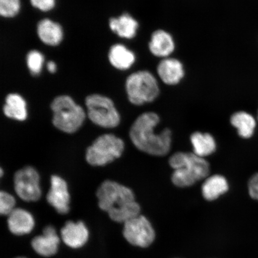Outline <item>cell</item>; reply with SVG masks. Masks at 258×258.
Instances as JSON below:
<instances>
[{
    "label": "cell",
    "instance_id": "cell-28",
    "mask_svg": "<svg viewBox=\"0 0 258 258\" xmlns=\"http://www.w3.org/2000/svg\"><path fill=\"white\" fill-rule=\"evenodd\" d=\"M47 69L48 72L51 73H55L56 71L55 63L53 62V61H49V62H48L47 63Z\"/></svg>",
    "mask_w": 258,
    "mask_h": 258
},
{
    "label": "cell",
    "instance_id": "cell-12",
    "mask_svg": "<svg viewBox=\"0 0 258 258\" xmlns=\"http://www.w3.org/2000/svg\"><path fill=\"white\" fill-rule=\"evenodd\" d=\"M61 237L68 246L79 249L88 241L89 231L82 221H69L61 230Z\"/></svg>",
    "mask_w": 258,
    "mask_h": 258
},
{
    "label": "cell",
    "instance_id": "cell-10",
    "mask_svg": "<svg viewBox=\"0 0 258 258\" xmlns=\"http://www.w3.org/2000/svg\"><path fill=\"white\" fill-rule=\"evenodd\" d=\"M47 201L60 214H66L70 211V196L67 183L62 177L53 175L50 179V188Z\"/></svg>",
    "mask_w": 258,
    "mask_h": 258
},
{
    "label": "cell",
    "instance_id": "cell-30",
    "mask_svg": "<svg viewBox=\"0 0 258 258\" xmlns=\"http://www.w3.org/2000/svg\"><path fill=\"white\" fill-rule=\"evenodd\" d=\"M16 258H26V257H16Z\"/></svg>",
    "mask_w": 258,
    "mask_h": 258
},
{
    "label": "cell",
    "instance_id": "cell-8",
    "mask_svg": "<svg viewBox=\"0 0 258 258\" xmlns=\"http://www.w3.org/2000/svg\"><path fill=\"white\" fill-rule=\"evenodd\" d=\"M14 186L16 193L24 201L37 202L41 198L40 176L34 167L27 166L17 171Z\"/></svg>",
    "mask_w": 258,
    "mask_h": 258
},
{
    "label": "cell",
    "instance_id": "cell-14",
    "mask_svg": "<svg viewBox=\"0 0 258 258\" xmlns=\"http://www.w3.org/2000/svg\"><path fill=\"white\" fill-rule=\"evenodd\" d=\"M8 224L10 231L18 235L31 233L35 225L34 218L30 213L21 208H15L8 215Z\"/></svg>",
    "mask_w": 258,
    "mask_h": 258
},
{
    "label": "cell",
    "instance_id": "cell-21",
    "mask_svg": "<svg viewBox=\"0 0 258 258\" xmlns=\"http://www.w3.org/2000/svg\"><path fill=\"white\" fill-rule=\"evenodd\" d=\"M193 148V153L204 158L210 156L217 149V144L212 135L208 133L196 132L190 138Z\"/></svg>",
    "mask_w": 258,
    "mask_h": 258
},
{
    "label": "cell",
    "instance_id": "cell-11",
    "mask_svg": "<svg viewBox=\"0 0 258 258\" xmlns=\"http://www.w3.org/2000/svg\"><path fill=\"white\" fill-rule=\"evenodd\" d=\"M60 239L55 229L48 225L44 229L43 234L32 239L31 245L34 250L40 255L50 257L57 253Z\"/></svg>",
    "mask_w": 258,
    "mask_h": 258
},
{
    "label": "cell",
    "instance_id": "cell-7",
    "mask_svg": "<svg viewBox=\"0 0 258 258\" xmlns=\"http://www.w3.org/2000/svg\"><path fill=\"white\" fill-rule=\"evenodd\" d=\"M85 102L88 117L95 124L109 128L120 124V114L108 97L93 94L87 97Z\"/></svg>",
    "mask_w": 258,
    "mask_h": 258
},
{
    "label": "cell",
    "instance_id": "cell-26",
    "mask_svg": "<svg viewBox=\"0 0 258 258\" xmlns=\"http://www.w3.org/2000/svg\"><path fill=\"white\" fill-rule=\"evenodd\" d=\"M31 4L35 8L43 12H47L55 6V0H30Z\"/></svg>",
    "mask_w": 258,
    "mask_h": 258
},
{
    "label": "cell",
    "instance_id": "cell-9",
    "mask_svg": "<svg viewBox=\"0 0 258 258\" xmlns=\"http://www.w3.org/2000/svg\"><path fill=\"white\" fill-rule=\"evenodd\" d=\"M123 235L129 243L140 247L149 246L156 237V233L149 220L141 215L125 222Z\"/></svg>",
    "mask_w": 258,
    "mask_h": 258
},
{
    "label": "cell",
    "instance_id": "cell-17",
    "mask_svg": "<svg viewBox=\"0 0 258 258\" xmlns=\"http://www.w3.org/2000/svg\"><path fill=\"white\" fill-rule=\"evenodd\" d=\"M139 27L138 22L128 14L109 20V27L119 37L132 39L135 37Z\"/></svg>",
    "mask_w": 258,
    "mask_h": 258
},
{
    "label": "cell",
    "instance_id": "cell-16",
    "mask_svg": "<svg viewBox=\"0 0 258 258\" xmlns=\"http://www.w3.org/2000/svg\"><path fill=\"white\" fill-rule=\"evenodd\" d=\"M37 34L43 43L51 46H57L63 38L61 26L49 19H44L39 22L37 25Z\"/></svg>",
    "mask_w": 258,
    "mask_h": 258
},
{
    "label": "cell",
    "instance_id": "cell-6",
    "mask_svg": "<svg viewBox=\"0 0 258 258\" xmlns=\"http://www.w3.org/2000/svg\"><path fill=\"white\" fill-rule=\"evenodd\" d=\"M124 150L121 138L112 134L101 135L86 151V159L93 166H103L120 157Z\"/></svg>",
    "mask_w": 258,
    "mask_h": 258
},
{
    "label": "cell",
    "instance_id": "cell-5",
    "mask_svg": "<svg viewBox=\"0 0 258 258\" xmlns=\"http://www.w3.org/2000/svg\"><path fill=\"white\" fill-rule=\"evenodd\" d=\"M125 86L129 101L135 105L152 102L160 93L156 77L148 71H139L131 74Z\"/></svg>",
    "mask_w": 258,
    "mask_h": 258
},
{
    "label": "cell",
    "instance_id": "cell-2",
    "mask_svg": "<svg viewBox=\"0 0 258 258\" xmlns=\"http://www.w3.org/2000/svg\"><path fill=\"white\" fill-rule=\"evenodd\" d=\"M160 117L153 112H145L135 121L129 132L132 143L139 150L154 156L168 154L172 144V132L165 128L160 134L155 132Z\"/></svg>",
    "mask_w": 258,
    "mask_h": 258
},
{
    "label": "cell",
    "instance_id": "cell-22",
    "mask_svg": "<svg viewBox=\"0 0 258 258\" xmlns=\"http://www.w3.org/2000/svg\"><path fill=\"white\" fill-rule=\"evenodd\" d=\"M230 122L237 128L238 134L241 138L248 139L252 136L256 121L249 113L244 111L235 112L231 116Z\"/></svg>",
    "mask_w": 258,
    "mask_h": 258
},
{
    "label": "cell",
    "instance_id": "cell-23",
    "mask_svg": "<svg viewBox=\"0 0 258 258\" xmlns=\"http://www.w3.org/2000/svg\"><path fill=\"white\" fill-rule=\"evenodd\" d=\"M44 62V56L40 51L31 50L27 56L28 69L32 76H37L41 72Z\"/></svg>",
    "mask_w": 258,
    "mask_h": 258
},
{
    "label": "cell",
    "instance_id": "cell-15",
    "mask_svg": "<svg viewBox=\"0 0 258 258\" xmlns=\"http://www.w3.org/2000/svg\"><path fill=\"white\" fill-rule=\"evenodd\" d=\"M173 38L169 32L162 30L154 31L149 42V50L154 56L168 57L175 50Z\"/></svg>",
    "mask_w": 258,
    "mask_h": 258
},
{
    "label": "cell",
    "instance_id": "cell-29",
    "mask_svg": "<svg viewBox=\"0 0 258 258\" xmlns=\"http://www.w3.org/2000/svg\"><path fill=\"white\" fill-rule=\"evenodd\" d=\"M3 170L2 169H1V176H3Z\"/></svg>",
    "mask_w": 258,
    "mask_h": 258
},
{
    "label": "cell",
    "instance_id": "cell-3",
    "mask_svg": "<svg viewBox=\"0 0 258 258\" xmlns=\"http://www.w3.org/2000/svg\"><path fill=\"white\" fill-rule=\"evenodd\" d=\"M169 163L173 169L172 181L180 188L191 186L209 175L208 161L193 153H176L170 157Z\"/></svg>",
    "mask_w": 258,
    "mask_h": 258
},
{
    "label": "cell",
    "instance_id": "cell-18",
    "mask_svg": "<svg viewBox=\"0 0 258 258\" xmlns=\"http://www.w3.org/2000/svg\"><path fill=\"white\" fill-rule=\"evenodd\" d=\"M229 189L227 180L220 175H214L206 178L202 187L203 198L208 201L217 199Z\"/></svg>",
    "mask_w": 258,
    "mask_h": 258
},
{
    "label": "cell",
    "instance_id": "cell-20",
    "mask_svg": "<svg viewBox=\"0 0 258 258\" xmlns=\"http://www.w3.org/2000/svg\"><path fill=\"white\" fill-rule=\"evenodd\" d=\"M3 112L6 117L10 118L18 121L25 120L28 113L25 99L16 93H11L6 98Z\"/></svg>",
    "mask_w": 258,
    "mask_h": 258
},
{
    "label": "cell",
    "instance_id": "cell-24",
    "mask_svg": "<svg viewBox=\"0 0 258 258\" xmlns=\"http://www.w3.org/2000/svg\"><path fill=\"white\" fill-rule=\"evenodd\" d=\"M20 8V0H0V15L3 17H14L18 15Z\"/></svg>",
    "mask_w": 258,
    "mask_h": 258
},
{
    "label": "cell",
    "instance_id": "cell-4",
    "mask_svg": "<svg viewBox=\"0 0 258 258\" xmlns=\"http://www.w3.org/2000/svg\"><path fill=\"white\" fill-rule=\"evenodd\" d=\"M50 106L53 114V125L64 133H75L85 120V110L69 96L56 97Z\"/></svg>",
    "mask_w": 258,
    "mask_h": 258
},
{
    "label": "cell",
    "instance_id": "cell-25",
    "mask_svg": "<svg viewBox=\"0 0 258 258\" xmlns=\"http://www.w3.org/2000/svg\"><path fill=\"white\" fill-rule=\"evenodd\" d=\"M14 197L6 191L0 192V213L8 216L15 209Z\"/></svg>",
    "mask_w": 258,
    "mask_h": 258
},
{
    "label": "cell",
    "instance_id": "cell-13",
    "mask_svg": "<svg viewBox=\"0 0 258 258\" xmlns=\"http://www.w3.org/2000/svg\"><path fill=\"white\" fill-rule=\"evenodd\" d=\"M157 70L160 79L167 85H177L185 76L182 63L175 58H164L158 64Z\"/></svg>",
    "mask_w": 258,
    "mask_h": 258
},
{
    "label": "cell",
    "instance_id": "cell-27",
    "mask_svg": "<svg viewBox=\"0 0 258 258\" xmlns=\"http://www.w3.org/2000/svg\"><path fill=\"white\" fill-rule=\"evenodd\" d=\"M248 189L251 198L258 201V173L250 177L248 182Z\"/></svg>",
    "mask_w": 258,
    "mask_h": 258
},
{
    "label": "cell",
    "instance_id": "cell-31",
    "mask_svg": "<svg viewBox=\"0 0 258 258\" xmlns=\"http://www.w3.org/2000/svg\"><path fill=\"white\" fill-rule=\"evenodd\" d=\"M257 120H258V112H257Z\"/></svg>",
    "mask_w": 258,
    "mask_h": 258
},
{
    "label": "cell",
    "instance_id": "cell-19",
    "mask_svg": "<svg viewBox=\"0 0 258 258\" xmlns=\"http://www.w3.org/2000/svg\"><path fill=\"white\" fill-rule=\"evenodd\" d=\"M108 58L112 66L119 70L130 69L136 59L133 51L120 44H114L110 48Z\"/></svg>",
    "mask_w": 258,
    "mask_h": 258
},
{
    "label": "cell",
    "instance_id": "cell-1",
    "mask_svg": "<svg viewBox=\"0 0 258 258\" xmlns=\"http://www.w3.org/2000/svg\"><path fill=\"white\" fill-rule=\"evenodd\" d=\"M98 205L112 221L125 223L140 215L141 208L132 190L110 180H105L96 192Z\"/></svg>",
    "mask_w": 258,
    "mask_h": 258
}]
</instances>
